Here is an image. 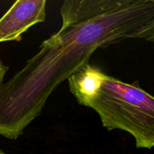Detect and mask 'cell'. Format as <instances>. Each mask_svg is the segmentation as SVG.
<instances>
[{
    "mask_svg": "<svg viewBox=\"0 0 154 154\" xmlns=\"http://www.w3.org/2000/svg\"><path fill=\"white\" fill-rule=\"evenodd\" d=\"M0 154H7V153H5V152L3 151V150H2L1 149H0Z\"/></svg>",
    "mask_w": 154,
    "mask_h": 154,
    "instance_id": "6",
    "label": "cell"
},
{
    "mask_svg": "<svg viewBox=\"0 0 154 154\" xmlns=\"http://www.w3.org/2000/svg\"><path fill=\"white\" fill-rule=\"evenodd\" d=\"M8 71V66H5L2 62L0 61V86L3 84V80Z\"/></svg>",
    "mask_w": 154,
    "mask_h": 154,
    "instance_id": "5",
    "label": "cell"
},
{
    "mask_svg": "<svg viewBox=\"0 0 154 154\" xmlns=\"http://www.w3.org/2000/svg\"><path fill=\"white\" fill-rule=\"evenodd\" d=\"M144 40L148 41V42H154V20L153 22L150 23L148 29L147 30Z\"/></svg>",
    "mask_w": 154,
    "mask_h": 154,
    "instance_id": "4",
    "label": "cell"
},
{
    "mask_svg": "<svg viewBox=\"0 0 154 154\" xmlns=\"http://www.w3.org/2000/svg\"><path fill=\"white\" fill-rule=\"evenodd\" d=\"M60 11V30L0 86V135L8 139L23 135L56 89L96 50L144 39L154 20V0H66Z\"/></svg>",
    "mask_w": 154,
    "mask_h": 154,
    "instance_id": "1",
    "label": "cell"
},
{
    "mask_svg": "<svg viewBox=\"0 0 154 154\" xmlns=\"http://www.w3.org/2000/svg\"><path fill=\"white\" fill-rule=\"evenodd\" d=\"M46 0H17L0 18V43L20 42L22 35L46 19Z\"/></svg>",
    "mask_w": 154,
    "mask_h": 154,
    "instance_id": "3",
    "label": "cell"
},
{
    "mask_svg": "<svg viewBox=\"0 0 154 154\" xmlns=\"http://www.w3.org/2000/svg\"><path fill=\"white\" fill-rule=\"evenodd\" d=\"M68 84L78 104L96 111L103 127L129 133L137 148H153L154 96L138 82H123L87 63Z\"/></svg>",
    "mask_w": 154,
    "mask_h": 154,
    "instance_id": "2",
    "label": "cell"
}]
</instances>
